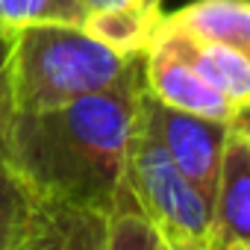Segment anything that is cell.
<instances>
[{
  "instance_id": "cell-1",
  "label": "cell",
  "mask_w": 250,
  "mask_h": 250,
  "mask_svg": "<svg viewBox=\"0 0 250 250\" xmlns=\"http://www.w3.org/2000/svg\"><path fill=\"white\" fill-rule=\"evenodd\" d=\"M142 56L115 85L56 109L15 112L6 133V168L42 200L106 215L127 183Z\"/></svg>"
},
{
  "instance_id": "cell-2",
  "label": "cell",
  "mask_w": 250,
  "mask_h": 250,
  "mask_svg": "<svg viewBox=\"0 0 250 250\" xmlns=\"http://www.w3.org/2000/svg\"><path fill=\"white\" fill-rule=\"evenodd\" d=\"M139 56H121L80 24H33L12 33L9 88L15 112L56 109L115 85Z\"/></svg>"
},
{
  "instance_id": "cell-3",
  "label": "cell",
  "mask_w": 250,
  "mask_h": 250,
  "mask_svg": "<svg viewBox=\"0 0 250 250\" xmlns=\"http://www.w3.org/2000/svg\"><path fill=\"white\" fill-rule=\"evenodd\" d=\"M127 188L168 250H215L212 203L174 165L156 136L139 121L130 139Z\"/></svg>"
},
{
  "instance_id": "cell-4",
  "label": "cell",
  "mask_w": 250,
  "mask_h": 250,
  "mask_svg": "<svg viewBox=\"0 0 250 250\" xmlns=\"http://www.w3.org/2000/svg\"><path fill=\"white\" fill-rule=\"evenodd\" d=\"M139 121L156 136L174 165L200 188V194L212 203L224 145L229 136V121H212L194 112L171 109L159 103L147 88L139 94Z\"/></svg>"
},
{
  "instance_id": "cell-5",
  "label": "cell",
  "mask_w": 250,
  "mask_h": 250,
  "mask_svg": "<svg viewBox=\"0 0 250 250\" xmlns=\"http://www.w3.org/2000/svg\"><path fill=\"white\" fill-rule=\"evenodd\" d=\"M142 68H145V88L159 103L171 109L194 112L212 121H232L235 106L221 91H215L188 62H183L159 33L145 50Z\"/></svg>"
},
{
  "instance_id": "cell-6",
  "label": "cell",
  "mask_w": 250,
  "mask_h": 250,
  "mask_svg": "<svg viewBox=\"0 0 250 250\" xmlns=\"http://www.w3.org/2000/svg\"><path fill=\"white\" fill-rule=\"evenodd\" d=\"M215 250H232L250 241V142L229 124L212 197Z\"/></svg>"
},
{
  "instance_id": "cell-7",
  "label": "cell",
  "mask_w": 250,
  "mask_h": 250,
  "mask_svg": "<svg viewBox=\"0 0 250 250\" xmlns=\"http://www.w3.org/2000/svg\"><path fill=\"white\" fill-rule=\"evenodd\" d=\"M159 36L174 47V53L188 62L215 91H221L235 109L250 103V59L224 47V44H215V42H203V39H194L177 27H171L165 18H162V27H159Z\"/></svg>"
},
{
  "instance_id": "cell-8",
  "label": "cell",
  "mask_w": 250,
  "mask_h": 250,
  "mask_svg": "<svg viewBox=\"0 0 250 250\" xmlns=\"http://www.w3.org/2000/svg\"><path fill=\"white\" fill-rule=\"evenodd\" d=\"M165 21L194 39L224 44L250 59V0H191Z\"/></svg>"
},
{
  "instance_id": "cell-9",
  "label": "cell",
  "mask_w": 250,
  "mask_h": 250,
  "mask_svg": "<svg viewBox=\"0 0 250 250\" xmlns=\"http://www.w3.org/2000/svg\"><path fill=\"white\" fill-rule=\"evenodd\" d=\"M103 221L106 215L100 212L42 203L30 235L18 250H100Z\"/></svg>"
},
{
  "instance_id": "cell-10",
  "label": "cell",
  "mask_w": 250,
  "mask_h": 250,
  "mask_svg": "<svg viewBox=\"0 0 250 250\" xmlns=\"http://www.w3.org/2000/svg\"><path fill=\"white\" fill-rule=\"evenodd\" d=\"M162 18V9H97L85 15L83 30L121 56H145Z\"/></svg>"
},
{
  "instance_id": "cell-11",
  "label": "cell",
  "mask_w": 250,
  "mask_h": 250,
  "mask_svg": "<svg viewBox=\"0 0 250 250\" xmlns=\"http://www.w3.org/2000/svg\"><path fill=\"white\" fill-rule=\"evenodd\" d=\"M100 250H165L162 235L147 221V215L139 209L127 183H124V191L118 194L115 206L106 212Z\"/></svg>"
},
{
  "instance_id": "cell-12",
  "label": "cell",
  "mask_w": 250,
  "mask_h": 250,
  "mask_svg": "<svg viewBox=\"0 0 250 250\" xmlns=\"http://www.w3.org/2000/svg\"><path fill=\"white\" fill-rule=\"evenodd\" d=\"M42 200L6 168L0 171V250H18L30 235Z\"/></svg>"
},
{
  "instance_id": "cell-13",
  "label": "cell",
  "mask_w": 250,
  "mask_h": 250,
  "mask_svg": "<svg viewBox=\"0 0 250 250\" xmlns=\"http://www.w3.org/2000/svg\"><path fill=\"white\" fill-rule=\"evenodd\" d=\"M85 21L83 0H0V33H15L33 24H80Z\"/></svg>"
},
{
  "instance_id": "cell-14",
  "label": "cell",
  "mask_w": 250,
  "mask_h": 250,
  "mask_svg": "<svg viewBox=\"0 0 250 250\" xmlns=\"http://www.w3.org/2000/svg\"><path fill=\"white\" fill-rule=\"evenodd\" d=\"M12 115H15V103L9 88V68H6V74L0 77V171H6V133Z\"/></svg>"
},
{
  "instance_id": "cell-15",
  "label": "cell",
  "mask_w": 250,
  "mask_h": 250,
  "mask_svg": "<svg viewBox=\"0 0 250 250\" xmlns=\"http://www.w3.org/2000/svg\"><path fill=\"white\" fill-rule=\"evenodd\" d=\"M165 0H83L85 15L97 9H162Z\"/></svg>"
},
{
  "instance_id": "cell-16",
  "label": "cell",
  "mask_w": 250,
  "mask_h": 250,
  "mask_svg": "<svg viewBox=\"0 0 250 250\" xmlns=\"http://www.w3.org/2000/svg\"><path fill=\"white\" fill-rule=\"evenodd\" d=\"M229 124H232V127H235V130H238V133H241V136H244L247 142H250V103H244V106H238Z\"/></svg>"
},
{
  "instance_id": "cell-17",
  "label": "cell",
  "mask_w": 250,
  "mask_h": 250,
  "mask_svg": "<svg viewBox=\"0 0 250 250\" xmlns=\"http://www.w3.org/2000/svg\"><path fill=\"white\" fill-rule=\"evenodd\" d=\"M9 53H12V33H0V77L9 68Z\"/></svg>"
},
{
  "instance_id": "cell-18",
  "label": "cell",
  "mask_w": 250,
  "mask_h": 250,
  "mask_svg": "<svg viewBox=\"0 0 250 250\" xmlns=\"http://www.w3.org/2000/svg\"><path fill=\"white\" fill-rule=\"evenodd\" d=\"M232 250H250V241H247V244H238V247H232Z\"/></svg>"
},
{
  "instance_id": "cell-19",
  "label": "cell",
  "mask_w": 250,
  "mask_h": 250,
  "mask_svg": "<svg viewBox=\"0 0 250 250\" xmlns=\"http://www.w3.org/2000/svg\"><path fill=\"white\" fill-rule=\"evenodd\" d=\"M165 250H168V247H165Z\"/></svg>"
}]
</instances>
